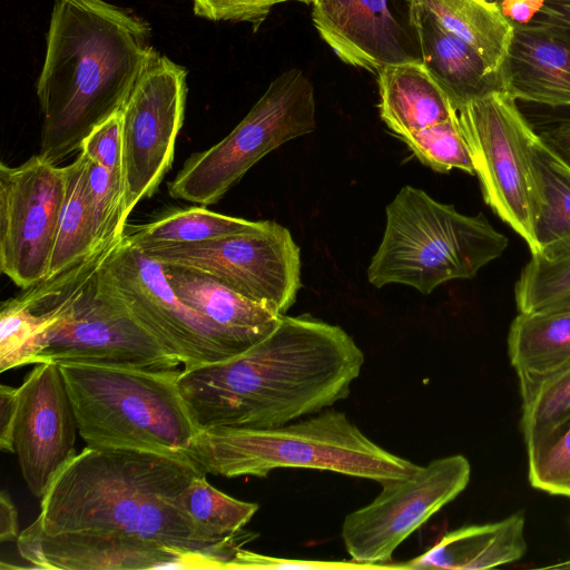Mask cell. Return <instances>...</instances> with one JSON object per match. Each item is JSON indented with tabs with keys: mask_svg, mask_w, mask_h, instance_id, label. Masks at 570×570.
I'll list each match as a JSON object with an SVG mask.
<instances>
[{
	"mask_svg": "<svg viewBox=\"0 0 570 570\" xmlns=\"http://www.w3.org/2000/svg\"><path fill=\"white\" fill-rule=\"evenodd\" d=\"M204 473L187 455L86 446L55 476L36 520L46 534L115 533L232 560L254 534L210 538L179 502L189 483Z\"/></svg>",
	"mask_w": 570,
	"mask_h": 570,
	"instance_id": "cell-2",
	"label": "cell"
},
{
	"mask_svg": "<svg viewBox=\"0 0 570 570\" xmlns=\"http://www.w3.org/2000/svg\"><path fill=\"white\" fill-rule=\"evenodd\" d=\"M532 126L540 138L570 164V117L553 118Z\"/></svg>",
	"mask_w": 570,
	"mask_h": 570,
	"instance_id": "cell-37",
	"label": "cell"
},
{
	"mask_svg": "<svg viewBox=\"0 0 570 570\" xmlns=\"http://www.w3.org/2000/svg\"><path fill=\"white\" fill-rule=\"evenodd\" d=\"M80 150L102 165L124 190V161L120 111L96 127Z\"/></svg>",
	"mask_w": 570,
	"mask_h": 570,
	"instance_id": "cell-34",
	"label": "cell"
},
{
	"mask_svg": "<svg viewBox=\"0 0 570 570\" xmlns=\"http://www.w3.org/2000/svg\"><path fill=\"white\" fill-rule=\"evenodd\" d=\"M65 195V167L39 154L0 164V269L21 289L49 275Z\"/></svg>",
	"mask_w": 570,
	"mask_h": 570,
	"instance_id": "cell-14",
	"label": "cell"
},
{
	"mask_svg": "<svg viewBox=\"0 0 570 570\" xmlns=\"http://www.w3.org/2000/svg\"><path fill=\"white\" fill-rule=\"evenodd\" d=\"M471 465L461 454L435 459L409 476L386 482L368 504L348 513L342 540L351 557L376 568L387 564L394 550L469 484Z\"/></svg>",
	"mask_w": 570,
	"mask_h": 570,
	"instance_id": "cell-13",
	"label": "cell"
},
{
	"mask_svg": "<svg viewBox=\"0 0 570 570\" xmlns=\"http://www.w3.org/2000/svg\"><path fill=\"white\" fill-rule=\"evenodd\" d=\"M314 0H312V3H313Z\"/></svg>",
	"mask_w": 570,
	"mask_h": 570,
	"instance_id": "cell-43",
	"label": "cell"
},
{
	"mask_svg": "<svg viewBox=\"0 0 570 570\" xmlns=\"http://www.w3.org/2000/svg\"><path fill=\"white\" fill-rule=\"evenodd\" d=\"M141 250L161 265L206 273L279 315L302 287L299 246L273 220L250 233Z\"/></svg>",
	"mask_w": 570,
	"mask_h": 570,
	"instance_id": "cell-12",
	"label": "cell"
},
{
	"mask_svg": "<svg viewBox=\"0 0 570 570\" xmlns=\"http://www.w3.org/2000/svg\"><path fill=\"white\" fill-rule=\"evenodd\" d=\"M18 512L10 494L2 491L0 495V540L17 541L18 532Z\"/></svg>",
	"mask_w": 570,
	"mask_h": 570,
	"instance_id": "cell-40",
	"label": "cell"
},
{
	"mask_svg": "<svg viewBox=\"0 0 570 570\" xmlns=\"http://www.w3.org/2000/svg\"><path fill=\"white\" fill-rule=\"evenodd\" d=\"M315 129L313 83L299 69L284 71L225 138L186 159L168 193L176 199L214 205L268 153Z\"/></svg>",
	"mask_w": 570,
	"mask_h": 570,
	"instance_id": "cell-8",
	"label": "cell"
},
{
	"mask_svg": "<svg viewBox=\"0 0 570 570\" xmlns=\"http://www.w3.org/2000/svg\"><path fill=\"white\" fill-rule=\"evenodd\" d=\"M50 317L30 309L18 296L7 299L0 312V372L30 364L36 337Z\"/></svg>",
	"mask_w": 570,
	"mask_h": 570,
	"instance_id": "cell-32",
	"label": "cell"
},
{
	"mask_svg": "<svg viewBox=\"0 0 570 570\" xmlns=\"http://www.w3.org/2000/svg\"><path fill=\"white\" fill-rule=\"evenodd\" d=\"M531 157L541 205L534 235L537 256L558 259L570 256V164L534 132Z\"/></svg>",
	"mask_w": 570,
	"mask_h": 570,
	"instance_id": "cell-24",
	"label": "cell"
},
{
	"mask_svg": "<svg viewBox=\"0 0 570 570\" xmlns=\"http://www.w3.org/2000/svg\"><path fill=\"white\" fill-rule=\"evenodd\" d=\"M385 213L383 237L367 268L376 288L403 284L430 294L443 283L474 277L509 245L482 213L461 214L410 185Z\"/></svg>",
	"mask_w": 570,
	"mask_h": 570,
	"instance_id": "cell-7",
	"label": "cell"
},
{
	"mask_svg": "<svg viewBox=\"0 0 570 570\" xmlns=\"http://www.w3.org/2000/svg\"><path fill=\"white\" fill-rule=\"evenodd\" d=\"M18 410V387L0 386V448L13 453V428Z\"/></svg>",
	"mask_w": 570,
	"mask_h": 570,
	"instance_id": "cell-38",
	"label": "cell"
},
{
	"mask_svg": "<svg viewBox=\"0 0 570 570\" xmlns=\"http://www.w3.org/2000/svg\"><path fill=\"white\" fill-rule=\"evenodd\" d=\"M149 24L102 0H55L37 81L39 155L57 164L122 108L150 53Z\"/></svg>",
	"mask_w": 570,
	"mask_h": 570,
	"instance_id": "cell-3",
	"label": "cell"
},
{
	"mask_svg": "<svg viewBox=\"0 0 570 570\" xmlns=\"http://www.w3.org/2000/svg\"><path fill=\"white\" fill-rule=\"evenodd\" d=\"M32 569H210L212 551H185L140 538L92 531L46 534L35 520L17 539Z\"/></svg>",
	"mask_w": 570,
	"mask_h": 570,
	"instance_id": "cell-16",
	"label": "cell"
},
{
	"mask_svg": "<svg viewBox=\"0 0 570 570\" xmlns=\"http://www.w3.org/2000/svg\"><path fill=\"white\" fill-rule=\"evenodd\" d=\"M508 354L524 402L543 382L570 368V306L519 312L509 328Z\"/></svg>",
	"mask_w": 570,
	"mask_h": 570,
	"instance_id": "cell-21",
	"label": "cell"
},
{
	"mask_svg": "<svg viewBox=\"0 0 570 570\" xmlns=\"http://www.w3.org/2000/svg\"><path fill=\"white\" fill-rule=\"evenodd\" d=\"M75 410L61 367L38 363L18 387L13 453L23 481L41 499L58 472L77 453Z\"/></svg>",
	"mask_w": 570,
	"mask_h": 570,
	"instance_id": "cell-15",
	"label": "cell"
},
{
	"mask_svg": "<svg viewBox=\"0 0 570 570\" xmlns=\"http://www.w3.org/2000/svg\"><path fill=\"white\" fill-rule=\"evenodd\" d=\"M163 268L183 303L252 344L269 335L282 317L206 273L173 265Z\"/></svg>",
	"mask_w": 570,
	"mask_h": 570,
	"instance_id": "cell-22",
	"label": "cell"
},
{
	"mask_svg": "<svg viewBox=\"0 0 570 570\" xmlns=\"http://www.w3.org/2000/svg\"><path fill=\"white\" fill-rule=\"evenodd\" d=\"M205 473L264 478L275 469L331 471L384 484L419 465L367 438L344 412L323 410L267 429L200 431L187 452Z\"/></svg>",
	"mask_w": 570,
	"mask_h": 570,
	"instance_id": "cell-5",
	"label": "cell"
},
{
	"mask_svg": "<svg viewBox=\"0 0 570 570\" xmlns=\"http://www.w3.org/2000/svg\"><path fill=\"white\" fill-rule=\"evenodd\" d=\"M184 511L206 535L228 540L240 535L258 504L235 499L213 487L206 473L195 478L179 498Z\"/></svg>",
	"mask_w": 570,
	"mask_h": 570,
	"instance_id": "cell-28",
	"label": "cell"
},
{
	"mask_svg": "<svg viewBox=\"0 0 570 570\" xmlns=\"http://www.w3.org/2000/svg\"><path fill=\"white\" fill-rule=\"evenodd\" d=\"M454 110L485 204L535 255L541 196L530 150L535 132L532 124L503 89L454 106Z\"/></svg>",
	"mask_w": 570,
	"mask_h": 570,
	"instance_id": "cell-9",
	"label": "cell"
},
{
	"mask_svg": "<svg viewBox=\"0 0 570 570\" xmlns=\"http://www.w3.org/2000/svg\"><path fill=\"white\" fill-rule=\"evenodd\" d=\"M253 222L222 215L205 207L168 212L154 222L125 228L126 237L141 249L200 243L259 229Z\"/></svg>",
	"mask_w": 570,
	"mask_h": 570,
	"instance_id": "cell-26",
	"label": "cell"
},
{
	"mask_svg": "<svg viewBox=\"0 0 570 570\" xmlns=\"http://www.w3.org/2000/svg\"><path fill=\"white\" fill-rule=\"evenodd\" d=\"M552 569H570V559L557 564L550 566Z\"/></svg>",
	"mask_w": 570,
	"mask_h": 570,
	"instance_id": "cell-41",
	"label": "cell"
},
{
	"mask_svg": "<svg viewBox=\"0 0 570 570\" xmlns=\"http://www.w3.org/2000/svg\"><path fill=\"white\" fill-rule=\"evenodd\" d=\"M185 67L153 50L122 108V224L170 169L187 99Z\"/></svg>",
	"mask_w": 570,
	"mask_h": 570,
	"instance_id": "cell-11",
	"label": "cell"
},
{
	"mask_svg": "<svg viewBox=\"0 0 570 570\" xmlns=\"http://www.w3.org/2000/svg\"><path fill=\"white\" fill-rule=\"evenodd\" d=\"M59 365L86 446L187 455L198 429L178 387L181 368Z\"/></svg>",
	"mask_w": 570,
	"mask_h": 570,
	"instance_id": "cell-6",
	"label": "cell"
},
{
	"mask_svg": "<svg viewBox=\"0 0 570 570\" xmlns=\"http://www.w3.org/2000/svg\"><path fill=\"white\" fill-rule=\"evenodd\" d=\"M120 237L18 295L32 311L51 320L35 340L30 364L147 370L181 365L132 317L101 276V266Z\"/></svg>",
	"mask_w": 570,
	"mask_h": 570,
	"instance_id": "cell-4",
	"label": "cell"
},
{
	"mask_svg": "<svg viewBox=\"0 0 570 570\" xmlns=\"http://www.w3.org/2000/svg\"><path fill=\"white\" fill-rule=\"evenodd\" d=\"M363 363L362 350L341 326L285 314L247 351L181 368L178 387L198 432L267 429L346 399Z\"/></svg>",
	"mask_w": 570,
	"mask_h": 570,
	"instance_id": "cell-1",
	"label": "cell"
},
{
	"mask_svg": "<svg viewBox=\"0 0 570 570\" xmlns=\"http://www.w3.org/2000/svg\"><path fill=\"white\" fill-rule=\"evenodd\" d=\"M513 24L499 72L515 100L552 108L570 107V37L547 28Z\"/></svg>",
	"mask_w": 570,
	"mask_h": 570,
	"instance_id": "cell-18",
	"label": "cell"
},
{
	"mask_svg": "<svg viewBox=\"0 0 570 570\" xmlns=\"http://www.w3.org/2000/svg\"><path fill=\"white\" fill-rule=\"evenodd\" d=\"M66 195L61 208L49 275L53 276L96 248L94 215L87 188V156L80 150L65 166Z\"/></svg>",
	"mask_w": 570,
	"mask_h": 570,
	"instance_id": "cell-27",
	"label": "cell"
},
{
	"mask_svg": "<svg viewBox=\"0 0 570 570\" xmlns=\"http://www.w3.org/2000/svg\"><path fill=\"white\" fill-rule=\"evenodd\" d=\"M528 24L551 29L570 37V0H544Z\"/></svg>",
	"mask_w": 570,
	"mask_h": 570,
	"instance_id": "cell-39",
	"label": "cell"
},
{
	"mask_svg": "<svg viewBox=\"0 0 570 570\" xmlns=\"http://www.w3.org/2000/svg\"><path fill=\"white\" fill-rule=\"evenodd\" d=\"M100 273L132 317L185 370L226 361L255 345L183 303L167 282L163 265L131 243L125 232Z\"/></svg>",
	"mask_w": 570,
	"mask_h": 570,
	"instance_id": "cell-10",
	"label": "cell"
},
{
	"mask_svg": "<svg viewBox=\"0 0 570 570\" xmlns=\"http://www.w3.org/2000/svg\"><path fill=\"white\" fill-rule=\"evenodd\" d=\"M313 23L321 38L346 65L377 72L414 58L406 53L403 30L389 0H314Z\"/></svg>",
	"mask_w": 570,
	"mask_h": 570,
	"instance_id": "cell-17",
	"label": "cell"
},
{
	"mask_svg": "<svg viewBox=\"0 0 570 570\" xmlns=\"http://www.w3.org/2000/svg\"><path fill=\"white\" fill-rule=\"evenodd\" d=\"M376 568L351 561L296 560L268 557L239 548L229 563V569H306V570H342V569Z\"/></svg>",
	"mask_w": 570,
	"mask_h": 570,
	"instance_id": "cell-36",
	"label": "cell"
},
{
	"mask_svg": "<svg viewBox=\"0 0 570 570\" xmlns=\"http://www.w3.org/2000/svg\"><path fill=\"white\" fill-rule=\"evenodd\" d=\"M527 451L531 485L570 498V421Z\"/></svg>",
	"mask_w": 570,
	"mask_h": 570,
	"instance_id": "cell-33",
	"label": "cell"
},
{
	"mask_svg": "<svg viewBox=\"0 0 570 570\" xmlns=\"http://www.w3.org/2000/svg\"><path fill=\"white\" fill-rule=\"evenodd\" d=\"M514 299L521 313L570 306V256H531L515 282Z\"/></svg>",
	"mask_w": 570,
	"mask_h": 570,
	"instance_id": "cell-29",
	"label": "cell"
},
{
	"mask_svg": "<svg viewBox=\"0 0 570 570\" xmlns=\"http://www.w3.org/2000/svg\"><path fill=\"white\" fill-rule=\"evenodd\" d=\"M483 1L498 8L500 11H501L502 3L504 2V0H483Z\"/></svg>",
	"mask_w": 570,
	"mask_h": 570,
	"instance_id": "cell-42",
	"label": "cell"
},
{
	"mask_svg": "<svg viewBox=\"0 0 570 570\" xmlns=\"http://www.w3.org/2000/svg\"><path fill=\"white\" fill-rule=\"evenodd\" d=\"M400 139L423 165L438 173L445 174L456 168L475 175L473 159L456 120L455 110L450 119Z\"/></svg>",
	"mask_w": 570,
	"mask_h": 570,
	"instance_id": "cell-30",
	"label": "cell"
},
{
	"mask_svg": "<svg viewBox=\"0 0 570 570\" xmlns=\"http://www.w3.org/2000/svg\"><path fill=\"white\" fill-rule=\"evenodd\" d=\"M424 9L443 29L472 47L491 72L507 58L513 24L483 0H407Z\"/></svg>",
	"mask_w": 570,
	"mask_h": 570,
	"instance_id": "cell-25",
	"label": "cell"
},
{
	"mask_svg": "<svg viewBox=\"0 0 570 570\" xmlns=\"http://www.w3.org/2000/svg\"><path fill=\"white\" fill-rule=\"evenodd\" d=\"M292 1L312 4V0H193V10L210 21L249 22L258 27L275 6Z\"/></svg>",
	"mask_w": 570,
	"mask_h": 570,
	"instance_id": "cell-35",
	"label": "cell"
},
{
	"mask_svg": "<svg viewBox=\"0 0 570 570\" xmlns=\"http://www.w3.org/2000/svg\"><path fill=\"white\" fill-rule=\"evenodd\" d=\"M527 551L524 518L462 527L443 535L431 549L401 568L478 570L511 563Z\"/></svg>",
	"mask_w": 570,
	"mask_h": 570,
	"instance_id": "cell-23",
	"label": "cell"
},
{
	"mask_svg": "<svg viewBox=\"0 0 570 570\" xmlns=\"http://www.w3.org/2000/svg\"><path fill=\"white\" fill-rule=\"evenodd\" d=\"M570 421V368L543 382L522 402L521 429L527 448Z\"/></svg>",
	"mask_w": 570,
	"mask_h": 570,
	"instance_id": "cell-31",
	"label": "cell"
},
{
	"mask_svg": "<svg viewBox=\"0 0 570 570\" xmlns=\"http://www.w3.org/2000/svg\"><path fill=\"white\" fill-rule=\"evenodd\" d=\"M376 76L381 119L399 138L453 116L449 95L421 58L387 65Z\"/></svg>",
	"mask_w": 570,
	"mask_h": 570,
	"instance_id": "cell-19",
	"label": "cell"
},
{
	"mask_svg": "<svg viewBox=\"0 0 570 570\" xmlns=\"http://www.w3.org/2000/svg\"><path fill=\"white\" fill-rule=\"evenodd\" d=\"M407 2L410 24L416 33L421 59L443 86L453 107L503 89L500 76L490 71L472 47L443 29L415 2Z\"/></svg>",
	"mask_w": 570,
	"mask_h": 570,
	"instance_id": "cell-20",
	"label": "cell"
}]
</instances>
